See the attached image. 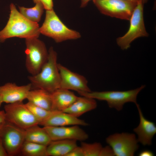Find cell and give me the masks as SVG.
<instances>
[{
    "label": "cell",
    "instance_id": "22",
    "mask_svg": "<svg viewBox=\"0 0 156 156\" xmlns=\"http://www.w3.org/2000/svg\"><path fill=\"white\" fill-rule=\"evenodd\" d=\"M47 146L25 140L20 154L25 156H47Z\"/></svg>",
    "mask_w": 156,
    "mask_h": 156
},
{
    "label": "cell",
    "instance_id": "14",
    "mask_svg": "<svg viewBox=\"0 0 156 156\" xmlns=\"http://www.w3.org/2000/svg\"><path fill=\"white\" fill-rule=\"evenodd\" d=\"M138 109L140 123L133 131L137 135L138 142L144 146H150L152 144V139L156 133V127L155 123L146 119L143 116L140 106L136 105Z\"/></svg>",
    "mask_w": 156,
    "mask_h": 156
},
{
    "label": "cell",
    "instance_id": "11",
    "mask_svg": "<svg viewBox=\"0 0 156 156\" xmlns=\"http://www.w3.org/2000/svg\"><path fill=\"white\" fill-rule=\"evenodd\" d=\"M60 77V88L76 91L78 93L91 91L86 78L74 72L60 64H58Z\"/></svg>",
    "mask_w": 156,
    "mask_h": 156
},
{
    "label": "cell",
    "instance_id": "20",
    "mask_svg": "<svg viewBox=\"0 0 156 156\" xmlns=\"http://www.w3.org/2000/svg\"><path fill=\"white\" fill-rule=\"evenodd\" d=\"M37 125L25 130V140L47 146L52 141L44 128Z\"/></svg>",
    "mask_w": 156,
    "mask_h": 156
},
{
    "label": "cell",
    "instance_id": "4",
    "mask_svg": "<svg viewBox=\"0 0 156 156\" xmlns=\"http://www.w3.org/2000/svg\"><path fill=\"white\" fill-rule=\"evenodd\" d=\"M145 86L142 85L140 87L133 90L126 91H110L102 92H92L79 93L95 99L106 101L109 107L118 111L122 109L124 105L128 102H132L136 105L137 96L140 92Z\"/></svg>",
    "mask_w": 156,
    "mask_h": 156
},
{
    "label": "cell",
    "instance_id": "28",
    "mask_svg": "<svg viewBox=\"0 0 156 156\" xmlns=\"http://www.w3.org/2000/svg\"><path fill=\"white\" fill-rule=\"evenodd\" d=\"M5 114L4 110H0V129L6 122Z\"/></svg>",
    "mask_w": 156,
    "mask_h": 156
},
{
    "label": "cell",
    "instance_id": "16",
    "mask_svg": "<svg viewBox=\"0 0 156 156\" xmlns=\"http://www.w3.org/2000/svg\"><path fill=\"white\" fill-rule=\"evenodd\" d=\"M52 111L62 112L70 106L78 96L69 90L58 88L51 93Z\"/></svg>",
    "mask_w": 156,
    "mask_h": 156
},
{
    "label": "cell",
    "instance_id": "26",
    "mask_svg": "<svg viewBox=\"0 0 156 156\" xmlns=\"http://www.w3.org/2000/svg\"><path fill=\"white\" fill-rule=\"evenodd\" d=\"M66 156H84V154L81 146H77L70 151Z\"/></svg>",
    "mask_w": 156,
    "mask_h": 156
},
{
    "label": "cell",
    "instance_id": "9",
    "mask_svg": "<svg viewBox=\"0 0 156 156\" xmlns=\"http://www.w3.org/2000/svg\"><path fill=\"white\" fill-rule=\"evenodd\" d=\"M0 137L8 155H16L25 141V130L6 121L0 129Z\"/></svg>",
    "mask_w": 156,
    "mask_h": 156
},
{
    "label": "cell",
    "instance_id": "25",
    "mask_svg": "<svg viewBox=\"0 0 156 156\" xmlns=\"http://www.w3.org/2000/svg\"><path fill=\"white\" fill-rule=\"evenodd\" d=\"M36 3L38 2L41 3L43 5L46 10H51L53 9V0H32Z\"/></svg>",
    "mask_w": 156,
    "mask_h": 156
},
{
    "label": "cell",
    "instance_id": "29",
    "mask_svg": "<svg viewBox=\"0 0 156 156\" xmlns=\"http://www.w3.org/2000/svg\"><path fill=\"white\" fill-rule=\"evenodd\" d=\"M3 146L2 140L0 137V156H8Z\"/></svg>",
    "mask_w": 156,
    "mask_h": 156
},
{
    "label": "cell",
    "instance_id": "34",
    "mask_svg": "<svg viewBox=\"0 0 156 156\" xmlns=\"http://www.w3.org/2000/svg\"><path fill=\"white\" fill-rule=\"evenodd\" d=\"M3 103L2 99L1 96H0V107L2 103Z\"/></svg>",
    "mask_w": 156,
    "mask_h": 156
},
{
    "label": "cell",
    "instance_id": "31",
    "mask_svg": "<svg viewBox=\"0 0 156 156\" xmlns=\"http://www.w3.org/2000/svg\"><path fill=\"white\" fill-rule=\"evenodd\" d=\"M91 0H81L80 7L83 8L88 4L89 2Z\"/></svg>",
    "mask_w": 156,
    "mask_h": 156
},
{
    "label": "cell",
    "instance_id": "19",
    "mask_svg": "<svg viewBox=\"0 0 156 156\" xmlns=\"http://www.w3.org/2000/svg\"><path fill=\"white\" fill-rule=\"evenodd\" d=\"M26 99L29 102L47 110L52 111L51 93L40 89H31Z\"/></svg>",
    "mask_w": 156,
    "mask_h": 156
},
{
    "label": "cell",
    "instance_id": "12",
    "mask_svg": "<svg viewBox=\"0 0 156 156\" xmlns=\"http://www.w3.org/2000/svg\"><path fill=\"white\" fill-rule=\"evenodd\" d=\"M52 141L64 139L83 141L88 138V134L77 125L71 127L44 126Z\"/></svg>",
    "mask_w": 156,
    "mask_h": 156
},
{
    "label": "cell",
    "instance_id": "13",
    "mask_svg": "<svg viewBox=\"0 0 156 156\" xmlns=\"http://www.w3.org/2000/svg\"><path fill=\"white\" fill-rule=\"evenodd\" d=\"M31 88L30 83L18 86L14 83H7L0 86V96L3 103L6 104L23 102L26 99Z\"/></svg>",
    "mask_w": 156,
    "mask_h": 156
},
{
    "label": "cell",
    "instance_id": "1",
    "mask_svg": "<svg viewBox=\"0 0 156 156\" xmlns=\"http://www.w3.org/2000/svg\"><path fill=\"white\" fill-rule=\"evenodd\" d=\"M10 13L7 23L0 31V42L7 39L17 37L25 39L38 38L40 34L38 23L28 20L16 9L14 4L10 5Z\"/></svg>",
    "mask_w": 156,
    "mask_h": 156
},
{
    "label": "cell",
    "instance_id": "21",
    "mask_svg": "<svg viewBox=\"0 0 156 156\" xmlns=\"http://www.w3.org/2000/svg\"><path fill=\"white\" fill-rule=\"evenodd\" d=\"M35 6L31 8L19 6L20 13L24 17L32 22L38 23L41 20L44 9L43 4L38 2Z\"/></svg>",
    "mask_w": 156,
    "mask_h": 156
},
{
    "label": "cell",
    "instance_id": "27",
    "mask_svg": "<svg viewBox=\"0 0 156 156\" xmlns=\"http://www.w3.org/2000/svg\"><path fill=\"white\" fill-rule=\"evenodd\" d=\"M115 154L112 148L109 145L103 147L99 156H113Z\"/></svg>",
    "mask_w": 156,
    "mask_h": 156
},
{
    "label": "cell",
    "instance_id": "33",
    "mask_svg": "<svg viewBox=\"0 0 156 156\" xmlns=\"http://www.w3.org/2000/svg\"><path fill=\"white\" fill-rule=\"evenodd\" d=\"M140 0L142 3L144 4L145 3H146L148 1V0Z\"/></svg>",
    "mask_w": 156,
    "mask_h": 156
},
{
    "label": "cell",
    "instance_id": "15",
    "mask_svg": "<svg viewBox=\"0 0 156 156\" xmlns=\"http://www.w3.org/2000/svg\"><path fill=\"white\" fill-rule=\"evenodd\" d=\"M70 125L86 126L88 124L84 120L79 119L68 113L53 111L41 125L43 127H60Z\"/></svg>",
    "mask_w": 156,
    "mask_h": 156
},
{
    "label": "cell",
    "instance_id": "30",
    "mask_svg": "<svg viewBox=\"0 0 156 156\" xmlns=\"http://www.w3.org/2000/svg\"><path fill=\"white\" fill-rule=\"evenodd\" d=\"M139 156H153V153L151 151L145 150L141 152L139 154Z\"/></svg>",
    "mask_w": 156,
    "mask_h": 156
},
{
    "label": "cell",
    "instance_id": "18",
    "mask_svg": "<svg viewBox=\"0 0 156 156\" xmlns=\"http://www.w3.org/2000/svg\"><path fill=\"white\" fill-rule=\"evenodd\" d=\"M77 141L72 139L52 141L47 146V156H66L77 146Z\"/></svg>",
    "mask_w": 156,
    "mask_h": 156
},
{
    "label": "cell",
    "instance_id": "8",
    "mask_svg": "<svg viewBox=\"0 0 156 156\" xmlns=\"http://www.w3.org/2000/svg\"><path fill=\"white\" fill-rule=\"evenodd\" d=\"M102 14L129 21L137 3L122 0H93Z\"/></svg>",
    "mask_w": 156,
    "mask_h": 156
},
{
    "label": "cell",
    "instance_id": "3",
    "mask_svg": "<svg viewBox=\"0 0 156 156\" xmlns=\"http://www.w3.org/2000/svg\"><path fill=\"white\" fill-rule=\"evenodd\" d=\"M40 31L57 43L76 40L81 37L79 32L68 28L61 21L53 9L46 10L44 21L40 27Z\"/></svg>",
    "mask_w": 156,
    "mask_h": 156
},
{
    "label": "cell",
    "instance_id": "23",
    "mask_svg": "<svg viewBox=\"0 0 156 156\" xmlns=\"http://www.w3.org/2000/svg\"><path fill=\"white\" fill-rule=\"evenodd\" d=\"M25 105L36 118L39 125H41L53 112L47 110L29 101Z\"/></svg>",
    "mask_w": 156,
    "mask_h": 156
},
{
    "label": "cell",
    "instance_id": "6",
    "mask_svg": "<svg viewBox=\"0 0 156 156\" xmlns=\"http://www.w3.org/2000/svg\"><path fill=\"white\" fill-rule=\"evenodd\" d=\"M143 5L139 0L129 20L130 25L128 30L123 36L117 39V44L122 50L129 48L131 42L137 38L148 36L144 22Z\"/></svg>",
    "mask_w": 156,
    "mask_h": 156
},
{
    "label": "cell",
    "instance_id": "5",
    "mask_svg": "<svg viewBox=\"0 0 156 156\" xmlns=\"http://www.w3.org/2000/svg\"><path fill=\"white\" fill-rule=\"evenodd\" d=\"M25 67L31 75L40 70L47 61L48 51L44 43L38 38L25 39Z\"/></svg>",
    "mask_w": 156,
    "mask_h": 156
},
{
    "label": "cell",
    "instance_id": "24",
    "mask_svg": "<svg viewBox=\"0 0 156 156\" xmlns=\"http://www.w3.org/2000/svg\"><path fill=\"white\" fill-rule=\"evenodd\" d=\"M81 147L84 156H99L103 147L101 144L98 142L92 143H87L82 141Z\"/></svg>",
    "mask_w": 156,
    "mask_h": 156
},
{
    "label": "cell",
    "instance_id": "7",
    "mask_svg": "<svg viewBox=\"0 0 156 156\" xmlns=\"http://www.w3.org/2000/svg\"><path fill=\"white\" fill-rule=\"evenodd\" d=\"M4 109L6 121L19 128L25 130L39 125L36 118L23 102L7 104Z\"/></svg>",
    "mask_w": 156,
    "mask_h": 156
},
{
    "label": "cell",
    "instance_id": "10",
    "mask_svg": "<svg viewBox=\"0 0 156 156\" xmlns=\"http://www.w3.org/2000/svg\"><path fill=\"white\" fill-rule=\"evenodd\" d=\"M106 142L116 156H133L139 148L138 142L134 133H115L108 136Z\"/></svg>",
    "mask_w": 156,
    "mask_h": 156
},
{
    "label": "cell",
    "instance_id": "32",
    "mask_svg": "<svg viewBox=\"0 0 156 156\" xmlns=\"http://www.w3.org/2000/svg\"><path fill=\"white\" fill-rule=\"evenodd\" d=\"M122 0L132 2H135V3H138L139 1V0Z\"/></svg>",
    "mask_w": 156,
    "mask_h": 156
},
{
    "label": "cell",
    "instance_id": "2",
    "mask_svg": "<svg viewBox=\"0 0 156 156\" xmlns=\"http://www.w3.org/2000/svg\"><path fill=\"white\" fill-rule=\"evenodd\" d=\"M57 63V54L52 47L48 51L47 61L37 74L29 76L32 87L52 93L60 88V77Z\"/></svg>",
    "mask_w": 156,
    "mask_h": 156
},
{
    "label": "cell",
    "instance_id": "17",
    "mask_svg": "<svg viewBox=\"0 0 156 156\" xmlns=\"http://www.w3.org/2000/svg\"><path fill=\"white\" fill-rule=\"evenodd\" d=\"M82 96L78 97L77 100L70 106L62 112L78 118L96 107L97 103L95 99Z\"/></svg>",
    "mask_w": 156,
    "mask_h": 156
}]
</instances>
